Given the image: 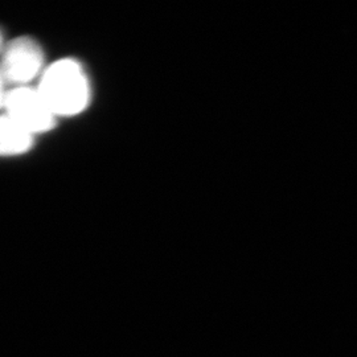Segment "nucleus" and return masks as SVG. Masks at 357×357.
Returning <instances> with one entry per match:
<instances>
[{
    "instance_id": "5",
    "label": "nucleus",
    "mask_w": 357,
    "mask_h": 357,
    "mask_svg": "<svg viewBox=\"0 0 357 357\" xmlns=\"http://www.w3.org/2000/svg\"><path fill=\"white\" fill-rule=\"evenodd\" d=\"M4 85H6V82H4V79L0 76V109L3 107L4 98H6V94H7V91L4 89Z\"/></svg>"
},
{
    "instance_id": "1",
    "label": "nucleus",
    "mask_w": 357,
    "mask_h": 357,
    "mask_svg": "<svg viewBox=\"0 0 357 357\" xmlns=\"http://www.w3.org/2000/svg\"><path fill=\"white\" fill-rule=\"evenodd\" d=\"M38 90L56 116L81 114L91 100L88 73L73 59H63L45 68Z\"/></svg>"
},
{
    "instance_id": "4",
    "label": "nucleus",
    "mask_w": 357,
    "mask_h": 357,
    "mask_svg": "<svg viewBox=\"0 0 357 357\" xmlns=\"http://www.w3.org/2000/svg\"><path fill=\"white\" fill-rule=\"evenodd\" d=\"M33 143L35 135L8 115H0V156L23 155L33 147Z\"/></svg>"
},
{
    "instance_id": "6",
    "label": "nucleus",
    "mask_w": 357,
    "mask_h": 357,
    "mask_svg": "<svg viewBox=\"0 0 357 357\" xmlns=\"http://www.w3.org/2000/svg\"><path fill=\"white\" fill-rule=\"evenodd\" d=\"M4 38H3V33H1V31H0V53L3 51V48H4Z\"/></svg>"
},
{
    "instance_id": "3",
    "label": "nucleus",
    "mask_w": 357,
    "mask_h": 357,
    "mask_svg": "<svg viewBox=\"0 0 357 357\" xmlns=\"http://www.w3.org/2000/svg\"><path fill=\"white\" fill-rule=\"evenodd\" d=\"M3 109L4 114L13 118L35 137L48 132L56 126L57 116L38 93V88L20 86L7 91Z\"/></svg>"
},
{
    "instance_id": "2",
    "label": "nucleus",
    "mask_w": 357,
    "mask_h": 357,
    "mask_svg": "<svg viewBox=\"0 0 357 357\" xmlns=\"http://www.w3.org/2000/svg\"><path fill=\"white\" fill-rule=\"evenodd\" d=\"M0 56V76L16 88L26 86L45 70L44 51L33 38H13L4 45Z\"/></svg>"
}]
</instances>
